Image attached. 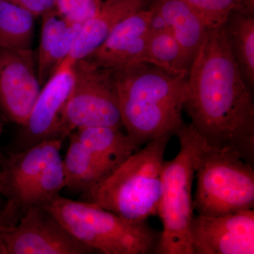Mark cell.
I'll return each mask as SVG.
<instances>
[{"instance_id":"cell-6","label":"cell","mask_w":254,"mask_h":254,"mask_svg":"<svg viewBox=\"0 0 254 254\" xmlns=\"http://www.w3.org/2000/svg\"><path fill=\"white\" fill-rule=\"evenodd\" d=\"M195 178L197 215L218 217L254 208V165L236 152L215 148L201 137Z\"/></svg>"},{"instance_id":"cell-16","label":"cell","mask_w":254,"mask_h":254,"mask_svg":"<svg viewBox=\"0 0 254 254\" xmlns=\"http://www.w3.org/2000/svg\"><path fill=\"white\" fill-rule=\"evenodd\" d=\"M37 55L38 78L43 86L68 58L81 25L66 22L58 14L43 16Z\"/></svg>"},{"instance_id":"cell-23","label":"cell","mask_w":254,"mask_h":254,"mask_svg":"<svg viewBox=\"0 0 254 254\" xmlns=\"http://www.w3.org/2000/svg\"><path fill=\"white\" fill-rule=\"evenodd\" d=\"M58 16L66 22L83 24L99 11L103 0H55Z\"/></svg>"},{"instance_id":"cell-27","label":"cell","mask_w":254,"mask_h":254,"mask_svg":"<svg viewBox=\"0 0 254 254\" xmlns=\"http://www.w3.org/2000/svg\"><path fill=\"white\" fill-rule=\"evenodd\" d=\"M241 11L254 14V0H240Z\"/></svg>"},{"instance_id":"cell-21","label":"cell","mask_w":254,"mask_h":254,"mask_svg":"<svg viewBox=\"0 0 254 254\" xmlns=\"http://www.w3.org/2000/svg\"><path fill=\"white\" fill-rule=\"evenodd\" d=\"M147 53L154 66L174 74L188 73L181 48L171 29L148 34Z\"/></svg>"},{"instance_id":"cell-19","label":"cell","mask_w":254,"mask_h":254,"mask_svg":"<svg viewBox=\"0 0 254 254\" xmlns=\"http://www.w3.org/2000/svg\"><path fill=\"white\" fill-rule=\"evenodd\" d=\"M234 59L252 89L254 86V18L253 14L237 10L223 25Z\"/></svg>"},{"instance_id":"cell-17","label":"cell","mask_w":254,"mask_h":254,"mask_svg":"<svg viewBox=\"0 0 254 254\" xmlns=\"http://www.w3.org/2000/svg\"><path fill=\"white\" fill-rule=\"evenodd\" d=\"M68 137L69 145L63 160L65 187L83 194L99 185L112 172L80 142L73 132Z\"/></svg>"},{"instance_id":"cell-15","label":"cell","mask_w":254,"mask_h":254,"mask_svg":"<svg viewBox=\"0 0 254 254\" xmlns=\"http://www.w3.org/2000/svg\"><path fill=\"white\" fill-rule=\"evenodd\" d=\"M150 5L170 25L189 70L209 29L204 20L184 0H153Z\"/></svg>"},{"instance_id":"cell-1","label":"cell","mask_w":254,"mask_h":254,"mask_svg":"<svg viewBox=\"0 0 254 254\" xmlns=\"http://www.w3.org/2000/svg\"><path fill=\"white\" fill-rule=\"evenodd\" d=\"M185 108L208 144L254 164V100L230 50L224 26L209 28L187 75Z\"/></svg>"},{"instance_id":"cell-13","label":"cell","mask_w":254,"mask_h":254,"mask_svg":"<svg viewBox=\"0 0 254 254\" xmlns=\"http://www.w3.org/2000/svg\"><path fill=\"white\" fill-rule=\"evenodd\" d=\"M154 9L150 5L118 23L109 36L87 57L101 67L118 68L138 63L153 65L147 53L148 24Z\"/></svg>"},{"instance_id":"cell-22","label":"cell","mask_w":254,"mask_h":254,"mask_svg":"<svg viewBox=\"0 0 254 254\" xmlns=\"http://www.w3.org/2000/svg\"><path fill=\"white\" fill-rule=\"evenodd\" d=\"M203 18L208 28L223 26L233 11L241 10L240 0H184Z\"/></svg>"},{"instance_id":"cell-24","label":"cell","mask_w":254,"mask_h":254,"mask_svg":"<svg viewBox=\"0 0 254 254\" xmlns=\"http://www.w3.org/2000/svg\"><path fill=\"white\" fill-rule=\"evenodd\" d=\"M16 5L31 13L35 17L58 14L55 0H2Z\"/></svg>"},{"instance_id":"cell-29","label":"cell","mask_w":254,"mask_h":254,"mask_svg":"<svg viewBox=\"0 0 254 254\" xmlns=\"http://www.w3.org/2000/svg\"><path fill=\"white\" fill-rule=\"evenodd\" d=\"M0 195H3L5 198H7V190L5 186L4 177L1 170H0Z\"/></svg>"},{"instance_id":"cell-2","label":"cell","mask_w":254,"mask_h":254,"mask_svg":"<svg viewBox=\"0 0 254 254\" xmlns=\"http://www.w3.org/2000/svg\"><path fill=\"white\" fill-rule=\"evenodd\" d=\"M111 69L123 127L136 148L163 135L176 136L185 125L188 73L174 74L147 63Z\"/></svg>"},{"instance_id":"cell-14","label":"cell","mask_w":254,"mask_h":254,"mask_svg":"<svg viewBox=\"0 0 254 254\" xmlns=\"http://www.w3.org/2000/svg\"><path fill=\"white\" fill-rule=\"evenodd\" d=\"M153 0H105L93 17L81 25L68 59L73 64L91 55L125 18L148 7Z\"/></svg>"},{"instance_id":"cell-4","label":"cell","mask_w":254,"mask_h":254,"mask_svg":"<svg viewBox=\"0 0 254 254\" xmlns=\"http://www.w3.org/2000/svg\"><path fill=\"white\" fill-rule=\"evenodd\" d=\"M46 208L75 238L104 254H149L156 250L160 233L146 222L134 223L98 205L57 197Z\"/></svg>"},{"instance_id":"cell-10","label":"cell","mask_w":254,"mask_h":254,"mask_svg":"<svg viewBox=\"0 0 254 254\" xmlns=\"http://www.w3.org/2000/svg\"><path fill=\"white\" fill-rule=\"evenodd\" d=\"M41 88L33 50L0 48V113L4 120L24 125Z\"/></svg>"},{"instance_id":"cell-28","label":"cell","mask_w":254,"mask_h":254,"mask_svg":"<svg viewBox=\"0 0 254 254\" xmlns=\"http://www.w3.org/2000/svg\"><path fill=\"white\" fill-rule=\"evenodd\" d=\"M3 118L1 113H0V140H1V134L3 132ZM5 157L3 155L2 152H1V148H0V170L2 168L3 164L4 163Z\"/></svg>"},{"instance_id":"cell-18","label":"cell","mask_w":254,"mask_h":254,"mask_svg":"<svg viewBox=\"0 0 254 254\" xmlns=\"http://www.w3.org/2000/svg\"><path fill=\"white\" fill-rule=\"evenodd\" d=\"M73 133L112 173L138 149L122 128L85 127L78 128Z\"/></svg>"},{"instance_id":"cell-30","label":"cell","mask_w":254,"mask_h":254,"mask_svg":"<svg viewBox=\"0 0 254 254\" xmlns=\"http://www.w3.org/2000/svg\"><path fill=\"white\" fill-rule=\"evenodd\" d=\"M2 197H4L3 196V195H0V208H1V207L3 206V205H4L5 204V203H6V200H2Z\"/></svg>"},{"instance_id":"cell-26","label":"cell","mask_w":254,"mask_h":254,"mask_svg":"<svg viewBox=\"0 0 254 254\" xmlns=\"http://www.w3.org/2000/svg\"><path fill=\"white\" fill-rule=\"evenodd\" d=\"M153 9H154V11L150 17L149 24H148V34H153V33H160V32L171 29L170 25L168 24L163 16L154 8Z\"/></svg>"},{"instance_id":"cell-11","label":"cell","mask_w":254,"mask_h":254,"mask_svg":"<svg viewBox=\"0 0 254 254\" xmlns=\"http://www.w3.org/2000/svg\"><path fill=\"white\" fill-rule=\"evenodd\" d=\"M190 238L193 254H254V208L218 217L196 214Z\"/></svg>"},{"instance_id":"cell-12","label":"cell","mask_w":254,"mask_h":254,"mask_svg":"<svg viewBox=\"0 0 254 254\" xmlns=\"http://www.w3.org/2000/svg\"><path fill=\"white\" fill-rule=\"evenodd\" d=\"M73 64L66 58L42 86L27 121L22 126V150L43 140L57 138L64 110L73 88Z\"/></svg>"},{"instance_id":"cell-25","label":"cell","mask_w":254,"mask_h":254,"mask_svg":"<svg viewBox=\"0 0 254 254\" xmlns=\"http://www.w3.org/2000/svg\"><path fill=\"white\" fill-rule=\"evenodd\" d=\"M22 214L17 203L7 198L5 204L0 208V232L16 225Z\"/></svg>"},{"instance_id":"cell-7","label":"cell","mask_w":254,"mask_h":254,"mask_svg":"<svg viewBox=\"0 0 254 254\" xmlns=\"http://www.w3.org/2000/svg\"><path fill=\"white\" fill-rule=\"evenodd\" d=\"M63 139L48 138L5 158L1 169L7 198L17 203L22 213L32 206H46L65 187Z\"/></svg>"},{"instance_id":"cell-3","label":"cell","mask_w":254,"mask_h":254,"mask_svg":"<svg viewBox=\"0 0 254 254\" xmlns=\"http://www.w3.org/2000/svg\"><path fill=\"white\" fill-rule=\"evenodd\" d=\"M173 136L155 138L132 153L82 200L91 202L134 223L158 216L164 157Z\"/></svg>"},{"instance_id":"cell-5","label":"cell","mask_w":254,"mask_h":254,"mask_svg":"<svg viewBox=\"0 0 254 254\" xmlns=\"http://www.w3.org/2000/svg\"><path fill=\"white\" fill-rule=\"evenodd\" d=\"M180 150L164 161L158 216L163 224L155 254H193L190 226L194 217L192 187L195 162L201 137L190 124L177 133Z\"/></svg>"},{"instance_id":"cell-9","label":"cell","mask_w":254,"mask_h":254,"mask_svg":"<svg viewBox=\"0 0 254 254\" xmlns=\"http://www.w3.org/2000/svg\"><path fill=\"white\" fill-rule=\"evenodd\" d=\"M83 245L44 206L30 207L14 226L0 232V254H88Z\"/></svg>"},{"instance_id":"cell-20","label":"cell","mask_w":254,"mask_h":254,"mask_svg":"<svg viewBox=\"0 0 254 254\" xmlns=\"http://www.w3.org/2000/svg\"><path fill=\"white\" fill-rule=\"evenodd\" d=\"M35 18L22 8L0 0V48L32 49Z\"/></svg>"},{"instance_id":"cell-8","label":"cell","mask_w":254,"mask_h":254,"mask_svg":"<svg viewBox=\"0 0 254 254\" xmlns=\"http://www.w3.org/2000/svg\"><path fill=\"white\" fill-rule=\"evenodd\" d=\"M74 81L57 138L64 139L78 128L123 127L118 92L111 68L83 58L73 64Z\"/></svg>"}]
</instances>
